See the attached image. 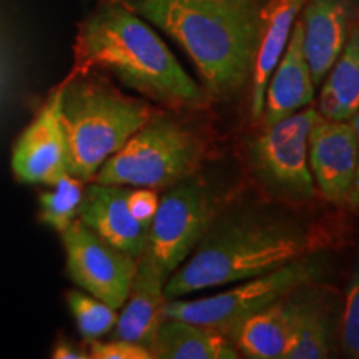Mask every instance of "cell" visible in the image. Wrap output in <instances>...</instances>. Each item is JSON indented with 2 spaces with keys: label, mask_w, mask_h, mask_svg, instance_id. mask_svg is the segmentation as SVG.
I'll return each instance as SVG.
<instances>
[{
  "label": "cell",
  "mask_w": 359,
  "mask_h": 359,
  "mask_svg": "<svg viewBox=\"0 0 359 359\" xmlns=\"http://www.w3.org/2000/svg\"><path fill=\"white\" fill-rule=\"evenodd\" d=\"M168 278L155 258L147 250L143 251L111 338L132 341L151 351L158 327L165 320V285Z\"/></svg>",
  "instance_id": "obj_15"
},
{
  "label": "cell",
  "mask_w": 359,
  "mask_h": 359,
  "mask_svg": "<svg viewBox=\"0 0 359 359\" xmlns=\"http://www.w3.org/2000/svg\"><path fill=\"white\" fill-rule=\"evenodd\" d=\"M326 264L323 251H311L273 271L238 281L223 293L196 299H167L165 318L198 323L228 334L245 318L285 298L298 286L320 281Z\"/></svg>",
  "instance_id": "obj_6"
},
{
  "label": "cell",
  "mask_w": 359,
  "mask_h": 359,
  "mask_svg": "<svg viewBox=\"0 0 359 359\" xmlns=\"http://www.w3.org/2000/svg\"><path fill=\"white\" fill-rule=\"evenodd\" d=\"M67 304H69L80 336L87 344L114 331L116 320H118V313H116L118 309L109 306L102 299L85 293V291H69Z\"/></svg>",
  "instance_id": "obj_22"
},
{
  "label": "cell",
  "mask_w": 359,
  "mask_h": 359,
  "mask_svg": "<svg viewBox=\"0 0 359 359\" xmlns=\"http://www.w3.org/2000/svg\"><path fill=\"white\" fill-rule=\"evenodd\" d=\"M323 82L318 114L336 122H349L359 111V24L353 25Z\"/></svg>",
  "instance_id": "obj_20"
},
{
  "label": "cell",
  "mask_w": 359,
  "mask_h": 359,
  "mask_svg": "<svg viewBox=\"0 0 359 359\" xmlns=\"http://www.w3.org/2000/svg\"><path fill=\"white\" fill-rule=\"evenodd\" d=\"M130 187L93 182L85 188L79 219L107 243L140 258L148 243L150 224L138 222L130 212Z\"/></svg>",
  "instance_id": "obj_13"
},
{
  "label": "cell",
  "mask_w": 359,
  "mask_h": 359,
  "mask_svg": "<svg viewBox=\"0 0 359 359\" xmlns=\"http://www.w3.org/2000/svg\"><path fill=\"white\" fill-rule=\"evenodd\" d=\"M57 88L67 170L83 183L160 111L151 102L123 93L97 70H72Z\"/></svg>",
  "instance_id": "obj_4"
},
{
  "label": "cell",
  "mask_w": 359,
  "mask_h": 359,
  "mask_svg": "<svg viewBox=\"0 0 359 359\" xmlns=\"http://www.w3.org/2000/svg\"><path fill=\"white\" fill-rule=\"evenodd\" d=\"M52 358L55 359H90L87 349L79 348L70 339H57L55 346L52 349Z\"/></svg>",
  "instance_id": "obj_26"
},
{
  "label": "cell",
  "mask_w": 359,
  "mask_h": 359,
  "mask_svg": "<svg viewBox=\"0 0 359 359\" xmlns=\"http://www.w3.org/2000/svg\"><path fill=\"white\" fill-rule=\"evenodd\" d=\"M203 158V138L160 110L102 165L93 182L167 190L198 173Z\"/></svg>",
  "instance_id": "obj_5"
},
{
  "label": "cell",
  "mask_w": 359,
  "mask_h": 359,
  "mask_svg": "<svg viewBox=\"0 0 359 359\" xmlns=\"http://www.w3.org/2000/svg\"><path fill=\"white\" fill-rule=\"evenodd\" d=\"M351 123L354 127V132H356V140H358V168H356V177H354L351 193H349L348 205L351 206L353 210L359 212V111L351 118Z\"/></svg>",
  "instance_id": "obj_27"
},
{
  "label": "cell",
  "mask_w": 359,
  "mask_h": 359,
  "mask_svg": "<svg viewBox=\"0 0 359 359\" xmlns=\"http://www.w3.org/2000/svg\"><path fill=\"white\" fill-rule=\"evenodd\" d=\"M172 37L196 67L210 100L251 83L269 0H122Z\"/></svg>",
  "instance_id": "obj_1"
},
{
  "label": "cell",
  "mask_w": 359,
  "mask_h": 359,
  "mask_svg": "<svg viewBox=\"0 0 359 359\" xmlns=\"http://www.w3.org/2000/svg\"><path fill=\"white\" fill-rule=\"evenodd\" d=\"M320 116L308 105L263 130L248 143L255 178L276 198L304 203L314 198L316 185L309 170V132Z\"/></svg>",
  "instance_id": "obj_7"
},
{
  "label": "cell",
  "mask_w": 359,
  "mask_h": 359,
  "mask_svg": "<svg viewBox=\"0 0 359 359\" xmlns=\"http://www.w3.org/2000/svg\"><path fill=\"white\" fill-rule=\"evenodd\" d=\"M341 346L349 358L359 359V255L349 276L341 308Z\"/></svg>",
  "instance_id": "obj_23"
},
{
  "label": "cell",
  "mask_w": 359,
  "mask_h": 359,
  "mask_svg": "<svg viewBox=\"0 0 359 359\" xmlns=\"http://www.w3.org/2000/svg\"><path fill=\"white\" fill-rule=\"evenodd\" d=\"M74 53V70L102 72L167 110H198L210 100L158 34L122 0H102L82 20Z\"/></svg>",
  "instance_id": "obj_2"
},
{
  "label": "cell",
  "mask_w": 359,
  "mask_h": 359,
  "mask_svg": "<svg viewBox=\"0 0 359 359\" xmlns=\"http://www.w3.org/2000/svg\"><path fill=\"white\" fill-rule=\"evenodd\" d=\"M158 195H156V190H151V188H140V187H130L128 191V208L130 212L138 222L150 224L151 219H154L156 208H158Z\"/></svg>",
  "instance_id": "obj_25"
},
{
  "label": "cell",
  "mask_w": 359,
  "mask_h": 359,
  "mask_svg": "<svg viewBox=\"0 0 359 359\" xmlns=\"http://www.w3.org/2000/svg\"><path fill=\"white\" fill-rule=\"evenodd\" d=\"M83 191V182L69 173L64 175L57 183H53L52 190L39 196L40 222L57 233L65 231L79 217Z\"/></svg>",
  "instance_id": "obj_21"
},
{
  "label": "cell",
  "mask_w": 359,
  "mask_h": 359,
  "mask_svg": "<svg viewBox=\"0 0 359 359\" xmlns=\"http://www.w3.org/2000/svg\"><path fill=\"white\" fill-rule=\"evenodd\" d=\"M60 235L70 280L109 306L122 308L132 288L138 259L107 243L79 218Z\"/></svg>",
  "instance_id": "obj_9"
},
{
  "label": "cell",
  "mask_w": 359,
  "mask_h": 359,
  "mask_svg": "<svg viewBox=\"0 0 359 359\" xmlns=\"http://www.w3.org/2000/svg\"><path fill=\"white\" fill-rule=\"evenodd\" d=\"M154 359H238L226 334L210 326L178 318H165L151 346Z\"/></svg>",
  "instance_id": "obj_18"
},
{
  "label": "cell",
  "mask_w": 359,
  "mask_h": 359,
  "mask_svg": "<svg viewBox=\"0 0 359 359\" xmlns=\"http://www.w3.org/2000/svg\"><path fill=\"white\" fill-rule=\"evenodd\" d=\"M90 359H154V353L127 339H95L88 343Z\"/></svg>",
  "instance_id": "obj_24"
},
{
  "label": "cell",
  "mask_w": 359,
  "mask_h": 359,
  "mask_svg": "<svg viewBox=\"0 0 359 359\" xmlns=\"http://www.w3.org/2000/svg\"><path fill=\"white\" fill-rule=\"evenodd\" d=\"M304 0H269L266 24L259 42L257 64L251 77V115L255 120L262 118L264 93L269 79L288 45L291 29L296 15L302 11Z\"/></svg>",
  "instance_id": "obj_19"
},
{
  "label": "cell",
  "mask_w": 359,
  "mask_h": 359,
  "mask_svg": "<svg viewBox=\"0 0 359 359\" xmlns=\"http://www.w3.org/2000/svg\"><path fill=\"white\" fill-rule=\"evenodd\" d=\"M316 251L298 218L262 206L217 213L187 262L170 275L167 299L263 275Z\"/></svg>",
  "instance_id": "obj_3"
},
{
  "label": "cell",
  "mask_w": 359,
  "mask_h": 359,
  "mask_svg": "<svg viewBox=\"0 0 359 359\" xmlns=\"http://www.w3.org/2000/svg\"><path fill=\"white\" fill-rule=\"evenodd\" d=\"M215 217L217 203L203 180L196 175L182 180L160 198L145 250L170 276L187 262Z\"/></svg>",
  "instance_id": "obj_8"
},
{
  "label": "cell",
  "mask_w": 359,
  "mask_h": 359,
  "mask_svg": "<svg viewBox=\"0 0 359 359\" xmlns=\"http://www.w3.org/2000/svg\"><path fill=\"white\" fill-rule=\"evenodd\" d=\"M311 69L303 50V25L296 19L285 53L269 79L263 105V125H271L294 111L303 110L314 100Z\"/></svg>",
  "instance_id": "obj_16"
},
{
  "label": "cell",
  "mask_w": 359,
  "mask_h": 359,
  "mask_svg": "<svg viewBox=\"0 0 359 359\" xmlns=\"http://www.w3.org/2000/svg\"><path fill=\"white\" fill-rule=\"evenodd\" d=\"M288 294L245 318L226 334L240 356L250 359L285 358L291 333Z\"/></svg>",
  "instance_id": "obj_17"
},
{
  "label": "cell",
  "mask_w": 359,
  "mask_h": 359,
  "mask_svg": "<svg viewBox=\"0 0 359 359\" xmlns=\"http://www.w3.org/2000/svg\"><path fill=\"white\" fill-rule=\"evenodd\" d=\"M302 8L303 50L318 87L346 43L359 0H304Z\"/></svg>",
  "instance_id": "obj_14"
},
{
  "label": "cell",
  "mask_w": 359,
  "mask_h": 359,
  "mask_svg": "<svg viewBox=\"0 0 359 359\" xmlns=\"http://www.w3.org/2000/svg\"><path fill=\"white\" fill-rule=\"evenodd\" d=\"M288 299L291 333L283 359L330 358L341 323L339 296L318 281H309L291 291Z\"/></svg>",
  "instance_id": "obj_12"
},
{
  "label": "cell",
  "mask_w": 359,
  "mask_h": 359,
  "mask_svg": "<svg viewBox=\"0 0 359 359\" xmlns=\"http://www.w3.org/2000/svg\"><path fill=\"white\" fill-rule=\"evenodd\" d=\"M12 172L22 183L50 187L69 173L65 137L58 116V88L52 90L13 147Z\"/></svg>",
  "instance_id": "obj_11"
},
{
  "label": "cell",
  "mask_w": 359,
  "mask_h": 359,
  "mask_svg": "<svg viewBox=\"0 0 359 359\" xmlns=\"http://www.w3.org/2000/svg\"><path fill=\"white\" fill-rule=\"evenodd\" d=\"M309 170L330 203H348L358 168V140L349 122L318 116L309 132Z\"/></svg>",
  "instance_id": "obj_10"
}]
</instances>
